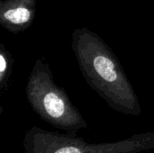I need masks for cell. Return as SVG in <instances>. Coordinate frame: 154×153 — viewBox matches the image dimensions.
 Segmentation results:
<instances>
[{
	"label": "cell",
	"mask_w": 154,
	"mask_h": 153,
	"mask_svg": "<svg viewBox=\"0 0 154 153\" xmlns=\"http://www.w3.org/2000/svg\"><path fill=\"white\" fill-rule=\"evenodd\" d=\"M14 58L5 46L0 44V91L3 93L7 88V83L13 70Z\"/></svg>",
	"instance_id": "cell-5"
},
{
	"label": "cell",
	"mask_w": 154,
	"mask_h": 153,
	"mask_svg": "<svg viewBox=\"0 0 154 153\" xmlns=\"http://www.w3.org/2000/svg\"><path fill=\"white\" fill-rule=\"evenodd\" d=\"M36 17V0H1L0 25L12 33L27 30Z\"/></svg>",
	"instance_id": "cell-4"
},
{
	"label": "cell",
	"mask_w": 154,
	"mask_h": 153,
	"mask_svg": "<svg viewBox=\"0 0 154 153\" xmlns=\"http://www.w3.org/2000/svg\"><path fill=\"white\" fill-rule=\"evenodd\" d=\"M23 146L24 153H140L154 150V131L96 143L76 136V133H60L32 126L25 133Z\"/></svg>",
	"instance_id": "cell-3"
},
{
	"label": "cell",
	"mask_w": 154,
	"mask_h": 153,
	"mask_svg": "<svg viewBox=\"0 0 154 153\" xmlns=\"http://www.w3.org/2000/svg\"><path fill=\"white\" fill-rule=\"evenodd\" d=\"M25 94L32 110L53 127L68 133H77L88 127L86 120L65 89L55 83L46 60L38 59L35 61L28 78Z\"/></svg>",
	"instance_id": "cell-2"
},
{
	"label": "cell",
	"mask_w": 154,
	"mask_h": 153,
	"mask_svg": "<svg viewBox=\"0 0 154 153\" xmlns=\"http://www.w3.org/2000/svg\"><path fill=\"white\" fill-rule=\"evenodd\" d=\"M71 47L87 83L110 108L124 115L139 116V98L117 57L96 32L77 28Z\"/></svg>",
	"instance_id": "cell-1"
}]
</instances>
